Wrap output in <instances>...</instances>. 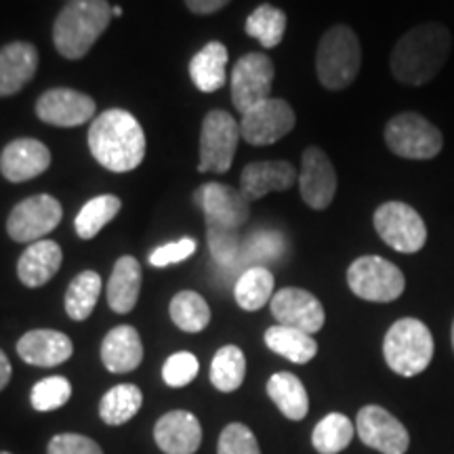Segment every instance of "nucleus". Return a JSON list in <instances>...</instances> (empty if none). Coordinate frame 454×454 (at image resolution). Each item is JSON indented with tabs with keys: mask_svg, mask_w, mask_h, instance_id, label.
I'll list each match as a JSON object with an SVG mask.
<instances>
[{
	"mask_svg": "<svg viewBox=\"0 0 454 454\" xmlns=\"http://www.w3.org/2000/svg\"><path fill=\"white\" fill-rule=\"evenodd\" d=\"M362 47L349 26H333L320 38L316 53L317 81L328 90H343L360 74Z\"/></svg>",
	"mask_w": 454,
	"mask_h": 454,
	"instance_id": "obj_4",
	"label": "nucleus"
},
{
	"mask_svg": "<svg viewBox=\"0 0 454 454\" xmlns=\"http://www.w3.org/2000/svg\"><path fill=\"white\" fill-rule=\"evenodd\" d=\"M154 440L164 454H194L200 448L202 427L187 411H173L158 419Z\"/></svg>",
	"mask_w": 454,
	"mask_h": 454,
	"instance_id": "obj_20",
	"label": "nucleus"
},
{
	"mask_svg": "<svg viewBox=\"0 0 454 454\" xmlns=\"http://www.w3.org/2000/svg\"><path fill=\"white\" fill-rule=\"evenodd\" d=\"M144 360V345L133 326H116L106 334L101 343V362L107 371L122 374L135 371Z\"/></svg>",
	"mask_w": 454,
	"mask_h": 454,
	"instance_id": "obj_23",
	"label": "nucleus"
},
{
	"mask_svg": "<svg viewBox=\"0 0 454 454\" xmlns=\"http://www.w3.org/2000/svg\"><path fill=\"white\" fill-rule=\"evenodd\" d=\"M112 15H114V17H122V7H121V4H116V7H112Z\"/></svg>",
	"mask_w": 454,
	"mask_h": 454,
	"instance_id": "obj_45",
	"label": "nucleus"
},
{
	"mask_svg": "<svg viewBox=\"0 0 454 454\" xmlns=\"http://www.w3.org/2000/svg\"><path fill=\"white\" fill-rule=\"evenodd\" d=\"M274 84V64L263 53H247L231 70V101L238 112H248L253 106L270 99Z\"/></svg>",
	"mask_w": 454,
	"mask_h": 454,
	"instance_id": "obj_12",
	"label": "nucleus"
},
{
	"mask_svg": "<svg viewBox=\"0 0 454 454\" xmlns=\"http://www.w3.org/2000/svg\"><path fill=\"white\" fill-rule=\"evenodd\" d=\"M244 30L254 41H259L265 49H274L282 43L284 32H286V15L284 11L271 7V4H261L248 15Z\"/></svg>",
	"mask_w": 454,
	"mask_h": 454,
	"instance_id": "obj_36",
	"label": "nucleus"
},
{
	"mask_svg": "<svg viewBox=\"0 0 454 454\" xmlns=\"http://www.w3.org/2000/svg\"><path fill=\"white\" fill-rule=\"evenodd\" d=\"M89 150L104 168L129 173L144 162L145 133L133 114L114 107L90 122Z\"/></svg>",
	"mask_w": 454,
	"mask_h": 454,
	"instance_id": "obj_2",
	"label": "nucleus"
},
{
	"mask_svg": "<svg viewBox=\"0 0 454 454\" xmlns=\"http://www.w3.org/2000/svg\"><path fill=\"white\" fill-rule=\"evenodd\" d=\"M107 0H70L53 26V43L66 59H82L112 21Z\"/></svg>",
	"mask_w": 454,
	"mask_h": 454,
	"instance_id": "obj_3",
	"label": "nucleus"
},
{
	"mask_svg": "<svg viewBox=\"0 0 454 454\" xmlns=\"http://www.w3.org/2000/svg\"><path fill=\"white\" fill-rule=\"evenodd\" d=\"M227 49L223 43H208L192 57L190 76L202 93H215L227 81Z\"/></svg>",
	"mask_w": 454,
	"mask_h": 454,
	"instance_id": "obj_26",
	"label": "nucleus"
},
{
	"mask_svg": "<svg viewBox=\"0 0 454 454\" xmlns=\"http://www.w3.org/2000/svg\"><path fill=\"white\" fill-rule=\"evenodd\" d=\"M217 454H261L257 438L247 425L231 423L221 431Z\"/></svg>",
	"mask_w": 454,
	"mask_h": 454,
	"instance_id": "obj_40",
	"label": "nucleus"
},
{
	"mask_svg": "<svg viewBox=\"0 0 454 454\" xmlns=\"http://www.w3.org/2000/svg\"><path fill=\"white\" fill-rule=\"evenodd\" d=\"M247 377V357L236 345H225L211 362V381L223 394L236 391Z\"/></svg>",
	"mask_w": 454,
	"mask_h": 454,
	"instance_id": "obj_35",
	"label": "nucleus"
},
{
	"mask_svg": "<svg viewBox=\"0 0 454 454\" xmlns=\"http://www.w3.org/2000/svg\"><path fill=\"white\" fill-rule=\"evenodd\" d=\"M144 404V394L137 385L122 383L112 387L99 402V417L107 425H122L130 421Z\"/></svg>",
	"mask_w": 454,
	"mask_h": 454,
	"instance_id": "obj_30",
	"label": "nucleus"
},
{
	"mask_svg": "<svg viewBox=\"0 0 454 454\" xmlns=\"http://www.w3.org/2000/svg\"><path fill=\"white\" fill-rule=\"evenodd\" d=\"M356 427L345 414L333 412L326 414L320 423L316 425L314 435H311V444L320 454H339L345 450L354 440Z\"/></svg>",
	"mask_w": 454,
	"mask_h": 454,
	"instance_id": "obj_33",
	"label": "nucleus"
},
{
	"mask_svg": "<svg viewBox=\"0 0 454 454\" xmlns=\"http://www.w3.org/2000/svg\"><path fill=\"white\" fill-rule=\"evenodd\" d=\"M141 291V265L135 257H121L107 280V305L116 314H129L137 305Z\"/></svg>",
	"mask_w": 454,
	"mask_h": 454,
	"instance_id": "obj_25",
	"label": "nucleus"
},
{
	"mask_svg": "<svg viewBox=\"0 0 454 454\" xmlns=\"http://www.w3.org/2000/svg\"><path fill=\"white\" fill-rule=\"evenodd\" d=\"M38 70V51L30 43H11L0 49V98H9L32 81Z\"/></svg>",
	"mask_w": 454,
	"mask_h": 454,
	"instance_id": "obj_22",
	"label": "nucleus"
},
{
	"mask_svg": "<svg viewBox=\"0 0 454 454\" xmlns=\"http://www.w3.org/2000/svg\"><path fill=\"white\" fill-rule=\"evenodd\" d=\"M11 374H13V368H11L9 357L4 356L3 349H0V391H3L9 385Z\"/></svg>",
	"mask_w": 454,
	"mask_h": 454,
	"instance_id": "obj_44",
	"label": "nucleus"
},
{
	"mask_svg": "<svg viewBox=\"0 0 454 454\" xmlns=\"http://www.w3.org/2000/svg\"><path fill=\"white\" fill-rule=\"evenodd\" d=\"M95 101L74 89H51L36 101V116L53 127L70 129L95 121Z\"/></svg>",
	"mask_w": 454,
	"mask_h": 454,
	"instance_id": "obj_16",
	"label": "nucleus"
},
{
	"mask_svg": "<svg viewBox=\"0 0 454 454\" xmlns=\"http://www.w3.org/2000/svg\"><path fill=\"white\" fill-rule=\"evenodd\" d=\"M385 145L404 160H431L444 147L440 129L419 112H400L385 124Z\"/></svg>",
	"mask_w": 454,
	"mask_h": 454,
	"instance_id": "obj_6",
	"label": "nucleus"
},
{
	"mask_svg": "<svg viewBox=\"0 0 454 454\" xmlns=\"http://www.w3.org/2000/svg\"><path fill=\"white\" fill-rule=\"evenodd\" d=\"M49 167L51 152L38 139H15L0 154V173L13 184L38 177Z\"/></svg>",
	"mask_w": 454,
	"mask_h": 454,
	"instance_id": "obj_18",
	"label": "nucleus"
},
{
	"mask_svg": "<svg viewBox=\"0 0 454 454\" xmlns=\"http://www.w3.org/2000/svg\"><path fill=\"white\" fill-rule=\"evenodd\" d=\"M348 284L356 297L372 303H391L404 293L406 278L391 261L366 254L349 265Z\"/></svg>",
	"mask_w": 454,
	"mask_h": 454,
	"instance_id": "obj_7",
	"label": "nucleus"
},
{
	"mask_svg": "<svg viewBox=\"0 0 454 454\" xmlns=\"http://www.w3.org/2000/svg\"><path fill=\"white\" fill-rule=\"evenodd\" d=\"M0 454H11V452H0Z\"/></svg>",
	"mask_w": 454,
	"mask_h": 454,
	"instance_id": "obj_47",
	"label": "nucleus"
},
{
	"mask_svg": "<svg viewBox=\"0 0 454 454\" xmlns=\"http://www.w3.org/2000/svg\"><path fill=\"white\" fill-rule=\"evenodd\" d=\"M357 438L372 450L383 454H404L411 446V435L389 411L381 406H364L356 419Z\"/></svg>",
	"mask_w": 454,
	"mask_h": 454,
	"instance_id": "obj_13",
	"label": "nucleus"
},
{
	"mask_svg": "<svg viewBox=\"0 0 454 454\" xmlns=\"http://www.w3.org/2000/svg\"><path fill=\"white\" fill-rule=\"evenodd\" d=\"M121 208H122L121 198L112 194H104V196L93 198V200H89L81 208V213L76 215V221H74L78 238H82V240H90V238L98 236L112 219H116V215L121 213Z\"/></svg>",
	"mask_w": 454,
	"mask_h": 454,
	"instance_id": "obj_32",
	"label": "nucleus"
},
{
	"mask_svg": "<svg viewBox=\"0 0 454 454\" xmlns=\"http://www.w3.org/2000/svg\"><path fill=\"white\" fill-rule=\"evenodd\" d=\"M170 320L175 326L185 333H200L211 322V309L208 303L202 299V294L194 291H184L175 294L170 301Z\"/></svg>",
	"mask_w": 454,
	"mask_h": 454,
	"instance_id": "obj_34",
	"label": "nucleus"
},
{
	"mask_svg": "<svg viewBox=\"0 0 454 454\" xmlns=\"http://www.w3.org/2000/svg\"><path fill=\"white\" fill-rule=\"evenodd\" d=\"M194 202L204 211V217L217 221L221 225L240 227L251 217L248 200L240 190L223 184H204L196 190Z\"/></svg>",
	"mask_w": 454,
	"mask_h": 454,
	"instance_id": "obj_17",
	"label": "nucleus"
},
{
	"mask_svg": "<svg viewBox=\"0 0 454 454\" xmlns=\"http://www.w3.org/2000/svg\"><path fill=\"white\" fill-rule=\"evenodd\" d=\"M265 345L274 354L291 360L293 364H308L317 354V343L311 334L282 325L268 328V333H265Z\"/></svg>",
	"mask_w": 454,
	"mask_h": 454,
	"instance_id": "obj_28",
	"label": "nucleus"
},
{
	"mask_svg": "<svg viewBox=\"0 0 454 454\" xmlns=\"http://www.w3.org/2000/svg\"><path fill=\"white\" fill-rule=\"evenodd\" d=\"M72 397V385L66 377H47L32 387L30 402L34 411L51 412L66 406Z\"/></svg>",
	"mask_w": 454,
	"mask_h": 454,
	"instance_id": "obj_38",
	"label": "nucleus"
},
{
	"mask_svg": "<svg viewBox=\"0 0 454 454\" xmlns=\"http://www.w3.org/2000/svg\"><path fill=\"white\" fill-rule=\"evenodd\" d=\"M47 454H104L101 446L87 435L59 434L49 442Z\"/></svg>",
	"mask_w": 454,
	"mask_h": 454,
	"instance_id": "obj_41",
	"label": "nucleus"
},
{
	"mask_svg": "<svg viewBox=\"0 0 454 454\" xmlns=\"http://www.w3.org/2000/svg\"><path fill=\"white\" fill-rule=\"evenodd\" d=\"M268 395L284 417L301 421L309 411V397L303 383L293 372H276L268 381Z\"/></svg>",
	"mask_w": 454,
	"mask_h": 454,
	"instance_id": "obj_27",
	"label": "nucleus"
},
{
	"mask_svg": "<svg viewBox=\"0 0 454 454\" xmlns=\"http://www.w3.org/2000/svg\"><path fill=\"white\" fill-rule=\"evenodd\" d=\"M240 124L230 112L213 110L204 116L200 130V173H227L234 162Z\"/></svg>",
	"mask_w": 454,
	"mask_h": 454,
	"instance_id": "obj_9",
	"label": "nucleus"
},
{
	"mask_svg": "<svg viewBox=\"0 0 454 454\" xmlns=\"http://www.w3.org/2000/svg\"><path fill=\"white\" fill-rule=\"evenodd\" d=\"M72 351L74 345L70 337L59 331H49V328L30 331L17 340V354L26 364L32 366H59L70 360Z\"/></svg>",
	"mask_w": 454,
	"mask_h": 454,
	"instance_id": "obj_21",
	"label": "nucleus"
},
{
	"mask_svg": "<svg viewBox=\"0 0 454 454\" xmlns=\"http://www.w3.org/2000/svg\"><path fill=\"white\" fill-rule=\"evenodd\" d=\"M452 51V36L438 21L414 26L395 43L389 57L391 74L408 87H423L446 66Z\"/></svg>",
	"mask_w": 454,
	"mask_h": 454,
	"instance_id": "obj_1",
	"label": "nucleus"
},
{
	"mask_svg": "<svg viewBox=\"0 0 454 454\" xmlns=\"http://www.w3.org/2000/svg\"><path fill=\"white\" fill-rule=\"evenodd\" d=\"M101 293V278L98 271H82L70 282L66 291V311L72 320L82 322L93 314Z\"/></svg>",
	"mask_w": 454,
	"mask_h": 454,
	"instance_id": "obj_31",
	"label": "nucleus"
},
{
	"mask_svg": "<svg viewBox=\"0 0 454 454\" xmlns=\"http://www.w3.org/2000/svg\"><path fill=\"white\" fill-rule=\"evenodd\" d=\"M297 181V170L286 160H259L242 168L240 192L247 200H259L270 192L291 190Z\"/></svg>",
	"mask_w": 454,
	"mask_h": 454,
	"instance_id": "obj_19",
	"label": "nucleus"
},
{
	"mask_svg": "<svg viewBox=\"0 0 454 454\" xmlns=\"http://www.w3.org/2000/svg\"><path fill=\"white\" fill-rule=\"evenodd\" d=\"M236 303L247 311H257L274 297V276L268 268H248L242 271L234 286Z\"/></svg>",
	"mask_w": 454,
	"mask_h": 454,
	"instance_id": "obj_29",
	"label": "nucleus"
},
{
	"mask_svg": "<svg viewBox=\"0 0 454 454\" xmlns=\"http://www.w3.org/2000/svg\"><path fill=\"white\" fill-rule=\"evenodd\" d=\"M207 242L213 259L219 265L234 263L238 254H240V234H238V230L221 225L213 219H207Z\"/></svg>",
	"mask_w": 454,
	"mask_h": 454,
	"instance_id": "obj_37",
	"label": "nucleus"
},
{
	"mask_svg": "<svg viewBox=\"0 0 454 454\" xmlns=\"http://www.w3.org/2000/svg\"><path fill=\"white\" fill-rule=\"evenodd\" d=\"M387 366L400 377H417L427 371L434 357V337L417 317H402L391 325L383 340Z\"/></svg>",
	"mask_w": 454,
	"mask_h": 454,
	"instance_id": "obj_5",
	"label": "nucleus"
},
{
	"mask_svg": "<svg viewBox=\"0 0 454 454\" xmlns=\"http://www.w3.org/2000/svg\"><path fill=\"white\" fill-rule=\"evenodd\" d=\"M374 230L397 253H419L427 242V225L411 204L389 200L374 211Z\"/></svg>",
	"mask_w": 454,
	"mask_h": 454,
	"instance_id": "obj_8",
	"label": "nucleus"
},
{
	"mask_svg": "<svg viewBox=\"0 0 454 454\" xmlns=\"http://www.w3.org/2000/svg\"><path fill=\"white\" fill-rule=\"evenodd\" d=\"M452 349H454V322H452Z\"/></svg>",
	"mask_w": 454,
	"mask_h": 454,
	"instance_id": "obj_46",
	"label": "nucleus"
},
{
	"mask_svg": "<svg viewBox=\"0 0 454 454\" xmlns=\"http://www.w3.org/2000/svg\"><path fill=\"white\" fill-rule=\"evenodd\" d=\"M61 217H64V208L53 196H30L9 213L7 231L15 242L34 244L44 240V236L59 225Z\"/></svg>",
	"mask_w": 454,
	"mask_h": 454,
	"instance_id": "obj_10",
	"label": "nucleus"
},
{
	"mask_svg": "<svg viewBox=\"0 0 454 454\" xmlns=\"http://www.w3.org/2000/svg\"><path fill=\"white\" fill-rule=\"evenodd\" d=\"M185 4L192 13L211 15L223 9L225 4H230V0H185Z\"/></svg>",
	"mask_w": 454,
	"mask_h": 454,
	"instance_id": "obj_43",
	"label": "nucleus"
},
{
	"mask_svg": "<svg viewBox=\"0 0 454 454\" xmlns=\"http://www.w3.org/2000/svg\"><path fill=\"white\" fill-rule=\"evenodd\" d=\"M297 116L291 104L284 99H265L242 114L240 135L251 145H271L294 129Z\"/></svg>",
	"mask_w": 454,
	"mask_h": 454,
	"instance_id": "obj_11",
	"label": "nucleus"
},
{
	"mask_svg": "<svg viewBox=\"0 0 454 454\" xmlns=\"http://www.w3.org/2000/svg\"><path fill=\"white\" fill-rule=\"evenodd\" d=\"M299 190L303 202L314 211H325L331 207L337 194V170L325 150L311 145L301 158Z\"/></svg>",
	"mask_w": 454,
	"mask_h": 454,
	"instance_id": "obj_14",
	"label": "nucleus"
},
{
	"mask_svg": "<svg viewBox=\"0 0 454 454\" xmlns=\"http://www.w3.org/2000/svg\"><path fill=\"white\" fill-rule=\"evenodd\" d=\"M271 314L278 320V325L297 328L308 334H316L325 326L326 314L322 303L314 294L303 291V288H282L270 301Z\"/></svg>",
	"mask_w": 454,
	"mask_h": 454,
	"instance_id": "obj_15",
	"label": "nucleus"
},
{
	"mask_svg": "<svg viewBox=\"0 0 454 454\" xmlns=\"http://www.w3.org/2000/svg\"><path fill=\"white\" fill-rule=\"evenodd\" d=\"M64 253L53 240H38L26 248L17 263V276L27 288H38L47 284L61 268Z\"/></svg>",
	"mask_w": 454,
	"mask_h": 454,
	"instance_id": "obj_24",
	"label": "nucleus"
},
{
	"mask_svg": "<svg viewBox=\"0 0 454 454\" xmlns=\"http://www.w3.org/2000/svg\"><path fill=\"white\" fill-rule=\"evenodd\" d=\"M200 371V362L190 351H177L164 362L162 379L168 387H185L198 377Z\"/></svg>",
	"mask_w": 454,
	"mask_h": 454,
	"instance_id": "obj_39",
	"label": "nucleus"
},
{
	"mask_svg": "<svg viewBox=\"0 0 454 454\" xmlns=\"http://www.w3.org/2000/svg\"><path fill=\"white\" fill-rule=\"evenodd\" d=\"M194 251H196L194 238H181L177 242L158 247L156 251L150 254V263L154 265V268H167V265L179 263V261L187 259L190 254H194Z\"/></svg>",
	"mask_w": 454,
	"mask_h": 454,
	"instance_id": "obj_42",
	"label": "nucleus"
}]
</instances>
